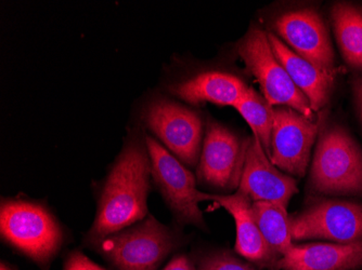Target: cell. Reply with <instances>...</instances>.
Instances as JSON below:
<instances>
[{
  "mask_svg": "<svg viewBox=\"0 0 362 270\" xmlns=\"http://www.w3.org/2000/svg\"><path fill=\"white\" fill-rule=\"evenodd\" d=\"M151 161L146 137L129 140L113 166L101 192L93 238L105 239L139 222L148 213Z\"/></svg>",
  "mask_w": 362,
  "mask_h": 270,
  "instance_id": "6da1fadb",
  "label": "cell"
},
{
  "mask_svg": "<svg viewBox=\"0 0 362 270\" xmlns=\"http://www.w3.org/2000/svg\"><path fill=\"white\" fill-rule=\"evenodd\" d=\"M309 186L322 195H362V150L341 125L319 135Z\"/></svg>",
  "mask_w": 362,
  "mask_h": 270,
  "instance_id": "7a4b0ae2",
  "label": "cell"
},
{
  "mask_svg": "<svg viewBox=\"0 0 362 270\" xmlns=\"http://www.w3.org/2000/svg\"><path fill=\"white\" fill-rule=\"evenodd\" d=\"M142 125L186 166L200 161L204 123L195 109L162 95H152L140 111Z\"/></svg>",
  "mask_w": 362,
  "mask_h": 270,
  "instance_id": "3957f363",
  "label": "cell"
},
{
  "mask_svg": "<svg viewBox=\"0 0 362 270\" xmlns=\"http://www.w3.org/2000/svg\"><path fill=\"white\" fill-rule=\"evenodd\" d=\"M0 231L9 245L40 264L48 263L62 243V231L52 213L30 201H3Z\"/></svg>",
  "mask_w": 362,
  "mask_h": 270,
  "instance_id": "277c9868",
  "label": "cell"
},
{
  "mask_svg": "<svg viewBox=\"0 0 362 270\" xmlns=\"http://www.w3.org/2000/svg\"><path fill=\"white\" fill-rule=\"evenodd\" d=\"M238 54L257 79L262 95L272 106L290 107L310 121L314 119L308 99L295 86L288 72L274 56L267 32L251 27L238 44Z\"/></svg>",
  "mask_w": 362,
  "mask_h": 270,
  "instance_id": "5b68a950",
  "label": "cell"
},
{
  "mask_svg": "<svg viewBox=\"0 0 362 270\" xmlns=\"http://www.w3.org/2000/svg\"><path fill=\"white\" fill-rule=\"evenodd\" d=\"M174 245L172 231L153 216L101 243L103 251L119 270H156Z\"/></svg>",
  "mask_w": 362,
  "mask_h": 270,
  "instance_id": "8992f818",
  "label": "cell"
},
{
  "mask_svg": "<svg viewBox=\"0 0 362 270\" xmlns=\"http://www.w3.org/2000/svg\"><path fill=\"white\" fill-rule=\"evenodd\" d=\"M250 139L243 140L209 117L205 128L197 178L211 188H239Z\"/></svg>",
  "mask_w": 362,
  "mask_h": 270,
  "instance_id": "52a82bcc",
  "label": "cell"
},
{
  "mask_svg": "<svg viewBox=\"0 0 362 270\" xmlns=\"http://www.w3.org/2000/svg\"><path fill=\"white\" fill-rule=\"evenodd\" d=\"M144 137L151 161L152 176L168 206L181 222L205 227L199 208L204 192L197 190L194 176L158 140L150 135Z\"/></svg>",
  "mask_w": 362,
  "mask_h": 270,
  "instance_id": "ba28073f",
  "label": "cell"
},
{
  "mask_svg": "<svg viewBox=\"0 0 362 270\" xmlns=\"http://www.w3.org/2000/svg\"><path fill=\"white\" fill-rule=\"evenodd\" d=\"M293 240L323 239L339 243L362 240V204L322 200L291 219Z\"/></svg>",
  "mask_w": 362,
  "mask_h": 270,
  "instance_id": "9c48e42d",
  "label": "cell"
},
{
  "mask_svg": "<svg viewBox=\"0 0 362 270\" xmlns=\"http://www.w3.org/2000/svg\"><path fill=\"white\" fill-rule=\"evenodd\" d=\"M320 125V121L313 123L290 107L274 109L269 158L272 164L291 176L303 178Z\"/></svg>",
  "mask_w": 362,
  "mask_h": 270,
  "instance_id": "30bf717a",
  "label": "cell"
},
{
  "mask_svg": "<svg viewBox=\"0 0 362 270\" xmlns=\"http://www.w3.org/2000/svg\"><path fill=\"white\" fill-rule=\"evenodd\" d=\"M274 28L300 58L325 72L337 70L329 32L318 12L313 9L284 12L276 16Z\"/></svg>",
  "mask_w": 362,
  "mask_h": 270,
  "instance_id": "8fae6325",
  "label": "cell"
},
{
  "mask_svg": "<svg viewBox=\"0 0 362 270\" xmlns=\"http://www.w3.org/2000/svg\"><path fill=\"white\" fill-rule=\"evenodd\" d=\"M239 192L253 202L266 201L288 206L298 192L296 180L279 171L266 156L265 150L255 135L250 137Z\"/></svg>",
  "mask_w": 362,
  "mask_h": 270,
  "instance_id": "7c38bea8",
  "label": "cell"
},
{
  "mask_svg": "<svg viewBox=\"0 0 362 270\" xmlns=\"http://www.w3.org/2000/svg\"><path fill=\"white\" fill-rule=\"evenodd\" d=\"M251 87L227 70H205L170 82L168 92L187 104L199 106L213 103L218 106H233L249 94Z\"/></svg>",
  "mask_w": 362,
  "mask_h": 270,
  "instance_id": "4fadbf2b",
  "label": "cell"
},
{
  "mask_svg": "<svg viewBox=\"0 0 362 270\" xmlns=\"http://www.w3.org/2000/svg\"><path fill=\"white\" fill-rule=\"evenodd\" d=\"M215 201L218 206L229 212L233 217L237 228V241H235V251L242 257L259 264H268L278 259H276L272 250L262 237L259 227L256 223L253 213V202L249 197L243 192L237 190L233 195H207L204 192L203 201Z\"/></svg>",
  "mask_w": 362,
  "mask_h": 270,
  "instance_id": "5bb4252c",
  "label": "cell"
},
{
  "mask_svg": "<svg viewBox=\"0 0 362 270\" xmlns=\"http://www.w3.org/2000/svg\"><path fill=\"white\" fill-rule=\"evenodd\" d=\"M282 270H355L362 267V240L353 243L292 245L276 262Z\"/></svg>",
  "mask_w": 362,
  "mask_h": 270,
  "instance_id": "9a60e30c",
  "label": "cell"
},
{
  "mask_svg": "<svg viewBox=\"0 0 362 270\" xmlns=\"http://www.w3.org/2000/svg\"><path fill=\"white\" fill-rule=\"evenodd\" d=\"M268 40L274 56L288 72L310 103L311 109L319 111L330 99L337 70L325 72L293 52L278 36L267 32Z\"/></svg>",
  "mask_w": 362,
  "mask_h": 270,
  "instance_id": "2e32d148",
  "label": "cell"
},
{
  "mask_svg": "<svg viewBox=\"0 0 362 270\" xmlns=\"http://www.w3.org/2000/svg\"><path fill=\"white\" fill-rule=\"evenodd\" d=\"M253 213L260 233L276 257L281 259L292 247V225L286 207L278 202H253Z\"/></svg>",
  "mask_w": 362,
  "mask_h": 270,
  "instance_id": "e0dca14e",
  "label": "cell"
},
{
  "mask_svg": "<svg viewBox=\"0 0 362 270\" xmlns=\"http://www.w3.org/2000/svg\"><path fill=\"white\" fill-rule=\"evenodd\" d=\"M332 24L344 60L362 70V9L349 4L333 7Z\"/></svg>",
  "mask_w": 362,
  "mask_h": 270,
  "instance_id": "ac0fdd59",
  "label": "cell"
},
{
  "mask_svg": "<svg viewBox=\"0 0 362 270\" xmlns=\"http://www.w3.org/2000/svg\"><path fill=\"white\" fill-rule=\"evenodd\" d=\"M242 117L249 123L253 130V135L257 137L270 158L272 149V134L274 123V109L267 102V99L258 94L253 88H250L249 94L246 95L237 105Z\"/></svg>",
  "mask_w": 362,
  "mask_h": 270,
  "instance_id": "d6986e66",
  "label": "cell"
},
{
  "mask_svg": "<svg viewBox=\"0 0 362 270\" xmlns=\"http://www.w3.org/2000/svg\"><path fill=\"white\" fill-rule=\"evenodd\" d=\"M199 270H255L250 264L228 253H217L206 257Z\"/></svg>",
  "mask_w": 362,
  "mask_h": 270,
  "instance_id": "ffe728a7",
  "label": "cell"
},
{
  "mask_svg": "<svg viewBox=\"0 0 362 270\" xmlns=\"http://www.w3.org/2000/svg\"><path fill=\"white\" fill-rule=\"evenodd\" d=\"M64 270H100V267L81 254V252H74L66 259Z\"/></svg>",
  "mask_w": 362,
  "mask_h": 270,
  "instance_id": "44dd1931",
  "label": "cell"
},
{
  "mask_svg": "<svg viewBox=\"0 0 362 270\" xmlns=\"http://www.w3.org/2000/svg\"><path fill=\"white\" fill-rule=\"evenodd\" d=\"M164 270H199L192 265L188 257H175Z\"/></svg>",
  "mask_w": 362,
  "mask_h": 270,
  "instance_id": "7402d4cb",
  "label": "cell"
},
{
  "mask_svg": "<svg viewBox=\"0 0 362 270\" xmlns=\"http://www.w3.org/2000/svg\"><path fill=\"white\" fill-rule=\"evenodd\" d=\"M353 90L354 94H355L356 103H357L358 109H359L362 121V76L354 79Z\"/></svg>",
  "mask_w": 362,
  "mask_h": 270,
  "instance_id": "603a6c76",
  "label": "cell"
},
{
  "mask_svg": "<svg viewBox=\"0 0 362 270\" xmlns=\"http://www.w3.org/2000/svg\"><path fill=\"white\" fill-rule=\"evenodd\" d=\"M1 270H10L9 268L6 267L5 264H1Z\"/></svg>",
  "mask_w": 362,
  "mask_h": 270,
  "instance_id": "cb8c5ba5",
  "label": "cell"
},
{
  "mask_svg": "<svg viewBox=\"0 0 362 270\" xmlns=\"http://www.w3.org/2000/svg\"><path fill=\"white\" fill-rule=\"evenodd\" d=\"M100 270H105V269H103V268L100 267Z\"/></svg>",
  "mask_w": 362,
  "mask_h": 270,
  "instance_id": "d4e9b609",
  "label": "cell"
}]
</instances>
